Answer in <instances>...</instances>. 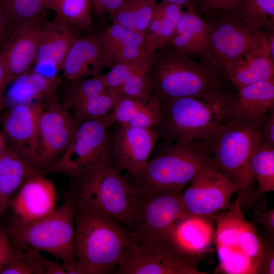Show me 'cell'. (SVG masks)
<instances>
[{
	"instance_id": "obj_1",
	"label": "cell",
	"mask_w": 274,
	"mask_h": 274,
	"mask_svg": "<svg viewBox=\"0 0 274 274\" xmlns=\"http://www.w3.org/2000/svg\"><path fill=\"white\" fill-rule=\"evenodd\" d=\"M136 249L132 233L115 220L75 210V256L80 274L113 272L131 259Z\"/></svg>"
},
{
	"instance_id": "obj_2",
	"label": "cell",
	"mask_w": 274,
	"mask_h": 274,
	"mask_svg": "<svg viewBox=\"0 0 274 274\" xmlns=\"http://www.w3.org/2000/svg\"><path fill=\"white\" fill-rule=\"evenodd\" d=\"M71 180L66 200L75 210L102 214L127 227L138 195L106 155Z\"/></svg>"
},
{
	"instance_id": "obj_3",
	"label": "cell",
	"mask_w": 274,
	"mask_h": 274,
	"mask_svg": "<svg viewBox=\"0 0 274 274\" xmlns=\"http://www.w3.org/2000/svg\"><path fill=\"white\" fill-rule=\"evenodd\" d=\"M234 96L222 87L183 97L160 100L162 117L156 126L167 142L199 141L221 123Z\"/></svg>"
},
{
	"instance_id": "obj_4",
	"label": "cell",
	"mask_w": 274,
	"mask_h": 274,
	"mask_svg": "<svg viewBox=\"0 0 274 274\" xmlns=\"http://www.w3.org/2000/svg\"><path fill=\"white\" fill-rule=\"evenodd\" d=\"M164 141L163 148L133 178L138 195L182 193L187 184L211 162L208 152L196 141Z\"/></svg>"
},
{
	"instance_id": "obj_5",
	"label": "cell",
	"mask_w": 274,
	"mask_h": 274,
	"mask_svg": "<svg viewBox=\"0 0 274 274\" xmlns=\"http://www.w3.org/2000/svg\"><path fill=\"white\" fill-rule=\"evenodd\" d=\"M260 119L225 122L203 139L196 141L209 153L212 164L238 186L242 201L255 182L250 159L262 138Z\"/></svg>"
},
{
	"instance_id": "obj_6",
	"label": "cell",
	"mask_w": 274,
	"mask_h": 274,
	"mask_svg": "<svg viewBox=\"0 0 274 274\" xmlns=\"http://www.w3.org/2000/svg\"><path fill=\"white\" fill-rule=\"evenodd\" d=\"M220 71L167 47L151 56L149 78L153 95L160 100L196 95L222 87Z\"/></svg>"
},
{
	"instance_id": "obj_7",
	"label": "cell",
	"mask_w": 274,
	"mask_h": 274,
	"mask_svg": "<svg viewBox=\"0 0 274 274\" xmlns=\"http://www.w3.org/2000/svg\"><path fill=\"white\" fill-rule=\"evenodd\" d=\"M9 234L14 246L26 245L49 253L64 263L76 262L75 210L70 201L33 221L16 218Z\"/></svg>"
},
{
	"instance_id": "obj_8",
	"label": "cell",
	"mask_w": 274,
	"mask_h": 274,
	"mask_svg": "<svg viewBox=\"0 0 274 274\" xmlns=\"http://www.w3.org/2000/svg\"><path fill=\"white\" fill-rule=\"evenodd\" d=\"M241 207L237 200L228 212L216 218L218 272L256 273L261 253L260 239L254 227L244 218Z\"/></svg>"
},
{
	"instance_id": "obj_9",
	"label": "cell",
	"mask_w": 274,
	"mask_h": 274,
	"mask_svg": "<svg viewBox=\"0 0 274 274\" xmlns=\"http://www.w3.org/2000/svg\"><path fill=\"white\" fill-rule=\"evenodd\" d=\"M206 21L209 27V63L225 73L267 41L268 31L246 25L231 10Z\"/></svg>"
},
{
	"instance_id": "obj_10",
	"label": "cell",
	"mask_w": 274,
	"mask_h": 274,
	"mask_svg": "<svg viewBox=\"0 0 274 274\" xmlns=\"http://www.w3.org/2000/svg\"><path fill=\"white\" fill-rule=\"evenodd\" d=\"M181 193L138 195L126 227L138 246H149L165 239L182 216Z\"/></svg>"
},
{
	"instance_id": "obj_11",
	"label": "cell",
	"mask_w": 274,
	"mask_h": 274,
	"mask_svg": "<svg viewBox=\"0 0 274 274\" xmlns=\"http://www.w3.org/2000/svg\"><path fill=\"white\" fill-rule=\"evenodd\" d=\"M115 123L110 113L102 117L81 122L64 153L42 175L59 173L73 179L106 154L109 133Z\"/></svg>"
},
{
	"instance_id": "obj_12",
	"label": "cell",
	"mask_w": 274,
	"mask_h": 274,
	"mask_svg": "<svg viewBox=\"0 0 274 274\" xmlns=\"http://www.w3.org/2000/svg\"><path fill=\"white\" fill-rule=\"evenodd\" d=\"M182 192L184 216L210 218L231 207L232 195L238 186L210 162L203 166Z\"/></svg>"
},
{
	"instance_id": "obj_13",
	"label": "cell",
	"mask_w": 274,
	"mask_h": 274,
	"mask_svg": "<svg viewBox=\"0 0 274 274\" xmlns=\"http://www.w3.org/2000/svg\"><path fill=\"white\" fill-rule=\"evenodd\" d=\"M80 122L57 99L41 113L31 165L41 172L55 163L70 144Z\"/></svg>"
},
{
	"instance_id": "obj_14",
	"label": "cell",
	"mask_w": 274,
	"mask_h": 274,
	"mask_svg": "<svg viewBox=\"0 0 274 274\" xmlns=\"http://www.w3.org/2000/svg\"><path fill=\"white\" fill-rule=\"evenodd\" d=\"M159 138L157 129L119 124L109 133L106 159L118 173L125 170L135 178L149 160Z\"/></svg>"
},
{
	"instance_id": "obj_15",
	"label": "cell",
	"mask_w": 274,
	"mask_h": 274,
	"mask_svg": "<svg viewBox=\"0 0 274 274\" xmlns=\"http://www.w3.org/2000/svg\"><path fill=\"white\" fill-rule=\"evenodd\" d=\"M199 257L177 252L166 241L138 247L131 259L113 271L121 274H207L197 268Z\"/></svg>"
},
{
	"instance_id": "obj_16",
	"label": "cell",
	"mask_w": 274,
	"mask_h": 274,
	"mask_svg": "<svg viewBox=\"0 0 274 274\" xmlns=\"http://www.w3.org/2000/svg\"><path fill=\"white\" fill-rule=\"evenodd\" d=\"M78 38L75 28L58 14L50 21L45 20L40 32L32 71L46 77L57 76L67 52Z\"/></svg>"
},
{
	"instance_id": "obj_17",
	"label": "cell",
	"mask_w": 274,
	"mask_h": 274,
	"mask_svg": "<svg viewBox=\"0 0 274 274\" xmlns=\"http://www.w3.org/2000/svg\"><path fill=\"white\" fill-rule=\"evenodd\" d=\"M46 108L39 103L16 105L8 107L1 119L5 138L31 164L36 147L40 116Z\"/></svg>"
},
{
	"instance_id": "obj_18",
	"label": "cell",
	"mask_w": 274,
	"mask_h": 274,
	"mask_svg": "<svg viewBox=\"0 0 274 274\" xmlns=\"http://www.w3.org/2000/svg\"><path fill=\"white\" fill-rule=\"evenodd\" d=\"M45 16L29 27L11 36L0 50V57L11 83L29 72L34 65Z\"/></svg>"
},
{
	"instance_id": "obj_19",
	"label": "cell",
	"mask_w": 274,
	"mask_h": 274,
	"mask_svg": "<svg viewBox=\"0 0 274 274\" xmlns=\"http://www.w3.org/2000/svg\"><path fill=\"white\" fill-rule=\"evenodd\" d=\"M56 200L53 184L44 175L38 174L23 184L10 204L16 218L24 221H31L52 212L55 209Z\"/></svg>"
},
{
	"instance_id": "obj_20",
	"label": "cell",
	"mask_w": 274,
	"mask_h": 274,
	"mask_svg": "<svg viewBox=\"0 0 274 274\" xmlns=\"http://www.w3.org/2000/svg\"><path fill=\"white\" fill-rule=\"evenodd\" d=\"M274 108V78L250 84L238 90L222 122L253 121Z\"/></svg>"
},
{
	"instance_id": "obj_21",
	"label": "cell",
	"mask_w": 274,
	"mask_h": 274,
	"mask_svg": "<svg viewBox=\"0 0 274 274\" xmlns=\"http://www.w3.org/2000/svg\"><path fill=\"white\" fill-rule=\"evenodd\" d=\"M166 47L209 63L208 24L194 6L183 11Z\"/></svg>"
},
{
	"instance_id": "obj_22",
	"label": "cell",
	"mask_w": 274,
	"mask_h": 274,
	"mask_svg": "<svg viewBox=\"0 0 274 274\" xmlns=\"http://www.w3.org/2000/svg\"><path fill=\"white\" fill-rule=\"evenodd\" d=\"M106 67L100 35L78 38L63 61L61 71L67 80L96 77Z\"/></svg>"
},
{
	"instance_id": "obj_23",
	"label": "cell",
	"mask_w": 274,
	"mask_h": 274,
	"mask_svg": "<svg viewBox=\"0 0 274 274\" xmlns=\"http://www.w3.org/2000/svg\"><path fill=\"white\" fill-rule=\"evenodd\" d=\"M100 39L106 67L152 55L142 35L117 24L112 23Z\"/></svg>"
},
{
	"instance_id": "obj_24",
	"label": "cell",
	"mask_w": 274,
	"mask_h": 274,
	"mask_svg": "<svg viewBox=\"0 0 274 274\" xmlns=\"http://www.w3.org/2000/svg\"><path fill=\"white\" fill-rule=\"evenodd\" d=\"M207 218L182 216L164 240L181 254L200 257L213 236L212 227Z\"/></svg>"
},
{
	"instance_id": "obj_25",
	"label": "cell",
	"mask_w": 274,
	"mask_h": 274,
	"mask_svg": "<svg viewBox=\"0 0 274 274\" xmlns=\"http://www.w3.org/2000/svg\"><path fill=\"white\" fill-rule=\"evenodd\" d=\"M60 77H46L29 71L16 79L4 95L8 107L21 104H43L47 107L56 99V91Z\"/></svg>"
},
{
	"instance_id": "obj_26",
	"label": "cell",
	"mask_w": 274,
	"mask_h": 274,
	"mask_svg": "<svg viewBox=\"0 0 274 274\" xmlns=\"http://www.w3.org/2000/svg\"><path fill=\"white\" fill-rule=\"evenodd\" d=\"M41 174L26 157L7 143L0 153V214L11 202L14 193L30 177Z\"/></svg>"
},
{
	"instance_id": "obj_27",
	"label": "cell",
	"mask_w": 274,
	"mask_h": 274,
	"mask_svg": "<svg viewBox=\"0 0 274 274\" xmlns=\"http://www.w3.org/2000/svg\"><path fill=\"white\" fill-rule=\"evenodd\" d=\"M224 73L237 90L250 84L274 78V60L270 56L267 41Z\"/></svg>"
},
{
	"instance_id": "obj_28",
	"label": "cell",
	"mask_w": 274,
	"mask_h": 274,
	"mask_svg": "<svg viewBox=\"0 0 274 274\" xmlns=\"http://www.w3.org/2000/svg\"><path fill=\"white\" fill-rule=\"evenodd\" d=\"M181 6L161 1L156 3L145 40L150 54L166 47L183 12Z\"/></svg>"
},
{
	"instance_id": "obj_29",
	"label": "cell",
	"mask_w": 274,
	"mask_h": 274,
	"mask_svg": "<svg viewBox=\"0 0 274 274\" xmlns=\"http://www.w3.org/2000/svg\"><path fill=\"white\" fill-rule=\"evenodd\" d=\"M0 7L8 22L10 37L46 15L47 8L43 0H0Z\"/></svg>"
},
{
	"instance_id": "obj_30",
	"label": "cell",
	"mask_w": 274,
	"mask_h": 274,
	"mask_svg": "<svg viewBox=\"0 0 274 274\" xmlns=\"http://www.w3.org/2000/svg\"><path fill=\"white\" fill-rule=\"evenodd\" d=\"M250 166L257 183L255 197L274 191V145L262 138L250 159Z\"/></svg>"
},
{
	"instance_id": "obj_31",
	"label": "cell",
	"mask_w": 274,
	"mask_h": 274,
	"mask_svg": "<svg viewBox=\"0 0 274 274\" xmlns=\"http://www.w3.org/2000/svg\"><path fill=\"white\" fill-rule=\"evenodd\" d=\"M232 10L251 28L274 30V0H241Z\"/></svg>"
},
{
	"instance_id": "obj_32",
	"label": "cell",
	"mask_w": 274,
	"mask_h": 274,
	"mask_svg": "<svg viewBox=\"0 0 274 274\" xmlns=\"http://www.w3.org/2000/svg\"><path fill=\"white\" fill-rule=\"evenodd\" d=\"M107 90L102 74L88 79L67 80L60 102L70 111L75 106Z\"/></svg>"
},
{
	"instance_id": "obj_33",
	"label": "cell",
	"mask_w": 274,
	"mask_h": 274,
	"mask_svg": "<svg viewBox=\"0 0 274 274\" xmlns=\"http://www.w3.org/2000/svg\"><path fill=\"white\" fill-rule=\"evenodd\" d=\"M93 9L91 0H54L53 10L74 28H90Z\"/></svg>"
},
{
	"instance_id": "obj_34",
	"label": "cell",
	"mask_w": 274,
	"mask_h": 274,
	"mask_svg": "<svg viewBox=\"0 0 274 274\" xmlns=\"http://www.w3.org/2000/svg\"><path fill=\"white\" fill-rule=\"evenodd\" d=\"M39 250L24 245L15 246L11 260L1 274H45L40 260Z\"/></svg>"
},
{
	"instance_id": "obj_35",
	"label": "cell",
	"mask_w": 274,
	"mask_h": 274,
	"mask_svg": "<svg viewBox=\"0 0 274 274\" xmlns=\"http://www.w3.org/2000/svg\"><path fill=\"white\" fill-rule=\"evenodd\" d=\"M114 96L107 91L93 96L75 106L70 110L76 120L79 122L99 119L112 110Z\"/></svg>"
},
{
	"instance_id": "obj_36",
	"label": "cell",
	"mask_w": 274,
	"mask_h": 274,
	"mask_svg": "<svg viewBox=\"0 0 274 274\" xmlns=\"http://www.w3.org/2000/svg\"><path fill=\"white\" fill-rule=\"evenodd\" d=\"M151 56L118 63L103 75L108 90H113L124 84L134 75L150 68Z\"/></svg>"
},
{
	"instance_id": "obj_37",
	"label": "cell",
	"mask_w": 274,
	"mask_h": 274,
	"mask_svg": "<svg viewBox=\"0 0 274 274\" xmlns=\"http://www.w3.org/2000/svg\"><path fill=\"white\" fill-rule=\"evenodd\" d=\"M149 70L138 73L122 85L113 90L109 91L118 95L145 100L149 99L153 95L149 78Z\"/></svg>"
},
{
	"instance_id": "obj_38",
	"label": "cell",
	"mask_w": 274,
	"mask_h": 274,
	"mask_svg": "<svg viewBox=\"0 0 274 274\" xmlns=\"http://www.w3.org/2000/svg\"><path fill=\"white\" fill-rule=\"evenodd\" d=\"M111 92L114 95V100L113 111L110 114L115 123L123 125L126 124L152 97L145 100L118 95Z\"/></svg>"
},
{
	"instance_id": "obj_39",
	"label": "cell",
	"mask_w": 274,
	"mask_h": 274,
	"mask_svg": "<svg viewBox=\"0 0 274 274\" xmlns=\"http://www.w3.org/2000/svg\"><path fill=\"white\" fill-rule=\"evenodd\" d=\"M161 117L160 100L157 96L153 95L147 104L125 125L140 128L156 127Z\"/></svg>"
},
{
	"instance_id": "obj_40",
	"label": "cell",
	"mask_w": 274,
	"mask_h": 274,
	"mask_svg": "<svg viewBox=\"0 0 274 274\" xmlns=\"http://www.w3.org/2000/svg\"><path fill=\"white\" fill-rule=\"evenodd\" d=\"M134 11L135 31L144 38L150 24L156 0H132Z\"/></svg>"
},
{
	"instance_id": "obj_41",
	"label": "cell",
	"mask_w": 274,
	"mask_h": 274,
	"mask_svg": "<svg viewBox=\"0 0 274 274\" xmlns=\"http://www.w3.org/2000/svg\"><path fill=\"white\" fill-rule=\"evenodd\" d=\"M261 253L256 274L274 273V247L272 238L270 240L260 239Z\"/></svg>"
},
{
	"instance_id": "obj_42",
	"label": "cell",
	"mask_w": 274,
	"mask_h": 274,
	"mask_svg": "<svg viewBox=\"0 0 274 274\" xmlns=\"http://www.w3.org/2000/svg\"><path fill=\"white\" fill-rule=\"evenodd\" d=\"M40 260L45 274H80L76 262L60 264L46 259L41 254Z\"/></svg>"
},
{
	"instance_id": "obj_43",
	"label": "cell",
	"mask_w": 274,
	"mask_h": 274,
	"mask_svg": "<svg viewBox=\"0 0 274 274\" xmlns=\"http://www.w3.org/2000/svg\"><path fill=\"white\" fill-rule=\"evenodd\" d=\"M124 0H93L92 4L95 12L100 20L105 22V14L112 16L121 6Z\"/></svg>"
},
{
	"instance_id": "obj_44",
	"label": "cell",
	"mask_w": 274,
	"mask_h": 274,
	"mask_svg": "<svg viewBox=\"0 0 274 274\" xmlns=\"http://www.w3.org/2000/svg\"><path fill=\"white\" fill-rule=\"evenodd\" d=\"M241 0H201L195 9L208 12L214 10H233Z\"/></svg>"
},
{
	"instance_id": "obj_45",
	"label": "cell",
	"mask_w": 274,
	"mask_h": 274,
	"mask_svg": "<svg viewBox=\"0 0 274 274\" xmlns=\"http://www.w3.org/2000/svg\"><path fill=\"white\" fill-rule=\"evenodd\" d=\"M260 127L262 139L274 145V108L261 118Z\"/></svg>"
},
{
	"instance_id": "obj_46",
	"label": "cell",
	"mask_w": 274,
	"mask_h": 274,
	"mask_svg": "<svg viewBox=\"0 0 274 274\" xmlns=\"http://www.w3.org/2000/svg\"><path fill=\"white\" fill-rule=\"evenodd\" d=\"M252 219L256 223L262 225L266 229L270 237L274 236V209L268 211L254 210L252 216Z\"/></svg>"
},
{
	"instance_id": "obj_47",
	"label": "cell",
	"mask_w": 274,
	"mask_h": 274,
	"mask_svg": "<svg viewBox=\"0 0 274 274\" xmlns=\"http://www.w3.org/2000/svg\"><path fill=\"white\" fill-rule=\"evenodd\" d=\"M7 233L0 228V273L4 267L11 260L14 253Z\"/></svg>"
},
{
	"instance_id": "obj_48",
	"label": "cell",
	"mask_w": 274,
	"mask_h": 274,
	"mask_svg": "<svg viewBox=\"0 0 274 274\" xmlns=\"http://www.w3.org/2000/svg\"><path fill=\"white\" fill-rule=\"evenodd\" d=\"M11 83L0 57V112L6 107L4 95L8 86Z\"/></svg>"
},
{
	"instance_id": "obj_49",
	"label": "cell",
	"mask_w": 274,
	"mask_h": 274,
	"mask_svg": "<svg viewBox=\"0 0 274 274\" xmlns=\"http://www.w3.org/2000/svg\"><path fill=\"white\" fill-rule=\"evenodd\" d=\"M10 37V28L7 18L0 7V50Z\"/></svg>"
},
{
	"instance_id": "obj_50",
	"label": "cell",
	"mask_w": 274,
	"mask_h": 274,
	"mask_svg": "<svg viewBox=\"0 0 274 274\" xmlns=\"http://www.w3.org/2000/svg\"><path fill=\"white\" fill-rule=\"evenodd\" d=\"M167 3L178 5L182 7L185 6L186 7L189 6H193L195 8L199 5L201 0H162Z\"/></svg>"
},
{
	"instance_id": "obj_51",
	"label": "cell",
	"mask_w": 274,
	"mask_h": 274,
	"mask_svg": "<svg viewBox=\"0 0 274 274\" xmlns=\"http://www.w3.org/2000/svg\"><path fill=\"white\" fill-rule=\"evenodd\" d=\"M274 30L268 31L267 37V43L270 55L272 59L274 60Z\"/></svg>"
},
{
	"instance_id": "obj_52",
	"label": "cell",
	"mask_w": 274,
	"mask_h": 274,
	"mask_svg": "<svg viewBox=\"0 0 274 274\" xmlns=\"http://www.w3.org/2000/svg\"><path fill=\"white\" fill-rule=\"evenodd\" d=\"M6 144V139L3 133H0V153Z\"/></svg>"
},
{
	"instance_id": "obj_53",
	"label": "cell",
	"mask_w": 274,
	"mask_h": 274,
	"mask_svg": "<svg viewBox=\"0 0 274 274\" xmlns=\"http://www.w3.org/2000/svg\"><path fill=\"white\" fill-rule=\"evenodd\" d=\"M46 6L52 10L54 9V0H43Z\"/></svg>"
},
{
	"instance_id": "obj_54",
	"label": "cell",
	"mask_w": 274,
	"mask_h": 274,
	"mask_svg": "<svg viewBox=\"0 0 274 274\" xmlns=\"http://www.w3.org/2000/svg\"><path fill=\"white\" fill-rule=\"evenodd\" d=\"M93 0H91V2Z\"/></svg>"
}]
</instances>
